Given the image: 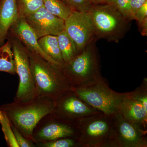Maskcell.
I'll list each match as a JSON object with an SVG mask.
<instances>
[{"label": "cell", "instance_id": "cell-1", "mask_svg": "<svg viewBox=\"0 0 147 147\" xmlns=\"http://www.w3.org/2000/svg\"><path fill=\"white\" fill-rule=\"evenodd\" d=\"M55 102L43 96H38L26 102H13L0 106L11 123L27 139L32 140L34 129L45 116L54 113Z\"/></svg>", "mask_w": 147, "mask_h": 147}, {"label": "cell", "instance_id": "cell-2", "mask_svg": "<svg viewBox=\"0 0 147 147\" xmlns=\"http://www.w3.org/2000/svg\"><path fill=\"white\" fill-rule=\"evenodd\" d=\"M28 53L37 96L47 97L56 102L71 91L73 87L61 67L34 53L29 51Z\"/></svg>", "mask_w": 147, "mask_h": 147}, {"label": "cell", "instance_id": "cell-3", "mask_svg": "<svg viewBox=\"0 0 147 147\" xmlns=\"http://www.w3.org/2000/svg\"><path fill=\"white\" fill-rule=\"evenodd\" d=\"M88 12L97 38L118 42L130 28L131 21L113 5H92Z\"/></svg>", "mask_w": 147, "mask_h": 147}, {"label": "cell", "instance_id": "cell-4", "mask_svg": "<svg viewBox=\"0 0 147 147\" xmlns=\"http://www.w3.org/2000/svg\"><path fill=\"white\" fill-rule=\"evenodd\" d=\"M71 91L81 100L108 117L118 114L121 104L129 94L114 91L101 77L79 86L72 87Z\"/></svg>", "mask_w": 147, "mask_h": 147}, {"label": "cell", "instance_id": "cell-5", "mask_svg": "<svg viewBox=\"0 0 147 147\" xmlns=\"http://www.w3.org/2000/svg\"><path fill=\"white\" fill-rule=\"evenodd\" d=\"M94 40L73 59L61 67L73 87L82 86L100 77Z\"/></svg>", "mask_w": 147, "mask_h": 147}, {"label": "cell", "instance_id": "cell-6", "mask_svg": "<svg viewBox=\"0 0 147 147\" xmlns=\"http://www.w3.org/2000/svg\"><path fill=\"white\" fill-rule=\"evenodd\" d=\"M7 39L9 40L11 44L16 74H18L19 79L14 101L26 102L38 96L32 74L28 51L21 41L13 36L8 34Z\"/></svg>", "mask_w": 147, "mask_h": 147}, {"label": "cell", "instance_id": "cell-7", "mask_svg": "<svg viewBox=\"0 0 147 147\" xmlns=\"http://www.w3.org/2000/svg\"><path fill=\"white\" fill-rule=\"evenodd\" d=\"M107 117L98 116L86 119L84 122L82 119L76 121V127L81 133L79 144L85 146H97L113 141L115 127Z\"/></svg>", "mask_w": 147, "mask_h": 147}, {"label": "cell", "instance_id": "cell-8", "mask_svg": "<svg viewBox=\"0 0 147 147\" xmlns=\"http://www.w3.org/2000/svg\"><path fill=\"white\" fill-rule=\"evenodd\" d=\"M77 129L75 123L53 113L42 118L36 125L33 131V139L37 144L60 138L74 139Z\"/></svg>", "mask_w": 147, "mask_h": 147}, {"label": "cell", "instance_id": "cell-9", "mask_svg": "<svg viewBox=\"0 0 147 147\" xmlns=\"http://www.w3.org/2000/svg\"><path fill=\"white\" fill-rule=\"evenodd\" d=\"M64 30L75 42L79 53L95 37L89 12L72 11L65 21Z\"/></svg>", "mask_w": 147, "mask_h": 147}, {"label": "cell", "instance_id": "cell-10", "mask_svg": "<svg viewBox=\"0 0 147 147\" xmlns=\"http://www.w3.org/2000/svg\"><path fill=\"white\" fill-rule=\"evenodd\" d=\"M38 39L48 35L57 36L65 30V21L50 13L44 6L25 16Z\"/></svg>", "mask_w": 147, "mask_h": 147}, {"label": "cell", "instance_id": "cell-11", "mask_svg": "<svg viewBox=\"0 0 147 147\" xmlns=\"http://www.w3.org/2000/svg\"><path fill=\"white\" fill-rule=\"evenodd\" d=\"M54 113L74 123L83 119L84 116L96 114L71 91L67 92L55 102Z\"/></svg>", "mask_w": 147, "mask_h": 147}, {"label": "cell", "instance_id": "cell-12", "mask_svg": "<svg viewBox=\"0 0 147 147\" xmlns=\"http://www.w3.org/2000/svg\"><path fill=\"white\" fill-rule=\"evenodd\" d=\"M116 117L114 127L115 142L124 147H141L146 146V141L140 127L127 120L120 113Z\"/></svg>", "mask_w": 147, "mask_h": 147}, {"label": "cell", "instance_id": "cell-13", "mask_svg": "<svg viewBox=\"0 0 147 147\" xmlns=\"http://www.w3.org/2000/svg\"><path fill=\"white\" fill-rule=\"evenodd\" d=\"M8 34L19 40L29 52L39 55L51 63L61 66L42 51L35 34L27 24L25 18H18L11 27Z\"/></svg>", "mask_w": 147, "mask_h": 147}, {"label": "cell", "instance_id": "cell-14", "mask_svg": "<svg viewBox=\"0 0 147 147\" xmlns=\"http://www.w3.org/2000/svg\"><path fill=\"white\" fill-rule=\"evenodd\" d=\"M119 113L127 120L139 127L143 125L147 120V110L142 102L131 96V93L122 102Z\"/></svg>", "mask_w": 147, "mask_h": 147}, {"label": "cell", "instance_id": "cell-15", "mask_svg": "<svg viewBox=\"0 0 147 147\" xmlns=\"http://www.w3.org/2000/svg\"><path fill=\"white\" fill-rule=\"evenodd\" d=\"M19 18L16 0H0V46L5 43L9 29Z\"/></svg>", "mask_w": 147, "mask_h": 147}, {"label": "cell", "instance_id": "cell-16", "mask_svg": "<svg viewBox=\"0 0 147 147\" xmlns=\"http://www.w3.org/2000/svg\"><path fill=\"white\" fill-rule=\"evenodd\" d=\"M38 42L42 51L61 67L64 64L57 36L48 35L40 38Z\"/></svg>", "mask_w": 147, "mask_h": 147}, {"label": "cell", "instance_id": "cell-17", "mask_svg": "<svg viewBox=\"0 0 147 147\" xmlns=\"http://www.w3.org/2000/svg\"><path fill=\"white\" fill-rule=\"evenodd\" d=\"M57 37L64 63H67L80 53L75 42L65 30L58 34Z\"/></svg>", "mask_w": 147, "mask_h": 147}, {"label": "cell", "instance_id": "cell-18", "mask_svg": "<svg viewBox=\"0 0 147 147\" xmlns=\"http://www.w3.org/2000/svg\"><path fill=\"white\" fill-rule=\"evenodd\" d=\"M7 40L3 45L0 46V72L15 75L16 67L13 52L10 41Z\"/></svg>", "mask_w": 147, "mask_h": 147}, {"label": "cell", "instance_id": "cell-19", "mask_svg": "<svg viewBox=\"0 0 147 147\" xmlns=\"http://www.w3.org/2000/svg\"><path fill=\"white\" fill-rule=\"evenodd\" d=\"M44 7L49 12L65 21L72 10L61 0H43Z\"/></svg>", "mask_w": 147, "mask_h": 147}, {"label": "cell", "instance_id": "cell-20", "mask_svg": "<svg viewBox=\"0 0 147 147\" xmlns=\"http://www.w3.org/2000/svg\"><path fill=\"white\" fill-rule=\"evenodd\" d=\"M19 18H24L44 6L43 0H16Z\"/></svg>", "mask_w": 147, "mask_h": 147}, {"label": "cell", "instance_id": "cell-21", "mask_svg": "<svg viewBox=\"0 0 147 147\" xmlns=\"http://www.w3.org/2000/svg\"><path fill=\"white\" fill-rule=\"evenodd\" d=\"M0 124L7 146L9 147H19L14 137L10 121L5 113L1 110Z\"/></svg>", "mask_w": 147, "mask_h": 147}, {"label": "cell", "instance_id": "cell-22", "mask_svg": "<svg viewBox=\"0 0 147 147\" xmlns=\"http://www.w3.org/2000/svg\"><path fill=\"white\" fill-rule=\"evenodd\" d=\"M72 11L89 12L92 5L88 0H61Z\"/></svg>", "mask_w": 147, "mask_h": 147}, {"label": "cell", "instance_id": "cell-23", "mask_svg": "<svg viewBox=\"0 0 147 147\" xmlns=\"http://www.w3.org/2000/svg\"><path fill=\"white\" fill-rule=\"evenodd\" d=\"M74 138H63L38 143L37 147H72L76 146V142Z\"/></svg>", "mask_w": 147, "mask_h": 147}, {"label": "cell", "instance_id": "cell-24", "mask_svg": "<svg viewBox=\"0 0 147 147\" xmlns=\"http://www.w3.org/2000/svg\"><path fill=\"white\" fill-rule=\"evenodd\" d=\"M110 4L113 5L127 18L132 21L134 16L130 7V0H112Z\"/></svg>", "mask_w": 147, "mask_h": 147}, {"label": "cell", "instance_id": "cell-25", "mask_svg": "<svg viewBox=\"0 0 147 147\" xmlns=\"http://www.w3.org/2000/svg\"><path fill=\"white\" fill-rule=\"evenodd\" d=\"M14 137L19 147H35L36 144L32 140L27 139L11 124Z\"/></svg>", "mask_w": 147, "mask_h": 147}, {"label": "cell", "instance_id": "cell-26", "mask_svg": "<svg viewBox=\"0 0 147 147\" xmlns=\"http://www.w3.org/2000/svg\"><path fill=\"white\" fill-rule=\"evenodd\" d=\"M134 18L138 24L147 18V1L136 11L134 15Z\"/></svg>", "mask_w": 147, "mask_h": 147}, {"label": "cell", "instance_id": "cell-27", "mask_svg": "<svg viewBox=\"0 0 147 147\" xmlns=\"http://www.w3.org/2000/svg\"><path fill=\"white\" fill-rule=\"evenodd\" d=\"M147 0H130V7L133 15L142 6Z\"/></svg>", "mask_w": 147, "mask_h": 147}, {"label": "cell", "instance_id": "cell-28", "mask_svg": "<svg viewBox=\"0 0 147 147\" xmlns=\"http://www.w3.org/2000/svg\"><path fill=\"white\" fill-rule=\"evenodd\" d=\"M139 31L143 36L147 35V18L138 24Z\"/></svg>", "mask_w": 147, "mask_h": 147}, {"label": "cell", "instance_id": "cell-29", "mask_svg": "<svg viewBox=\"0 0 147 147\" xmlns=\"http://www.w3.org/2000/svg\"><path fill=\"white\" fill-rule=\"evenodd\" d=\"M92 5L110 4L112 0H88Z\"/></svg>", "mask_w": 147, "mask_h": 147}]
</instances>
